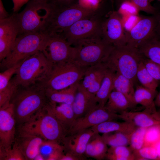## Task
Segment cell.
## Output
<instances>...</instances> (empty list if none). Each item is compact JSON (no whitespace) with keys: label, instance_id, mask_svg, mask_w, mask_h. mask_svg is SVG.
<instances>
[{"label":"cell","instance_id":"cell-38","mask_svg":"<svg viewBox=\"0 0 160 160\" xmlns=\"http://www.w3.org/2000/svg\"><path fill=\"white\" fill-rule=\"evenodd\" d=\"M160 140V124L155 125L147 128L145 137L144 146H153Z\"/></svg>","mask_w":160,"mask_h":160},{"label":"cell","instance_id":"cell-16","mask_svg":"<svg viewBox=\"0 0 160 160\" xmlns=\"http://www.w3.org/2000/svg\"><path fill=\"white\" fill-rule=\"evenodd\" d=\"M19 33L15 13L0 20V60L5 58L12 50Z\"/></svg>","mask_w":160,"mask_h":160},{"label":"cell","instance_id":"cell-3","mask_svg":"<svg viewBox=\"0 0 160 160\" xmlns=\"http://www.w3.org/2000/svg\"><path fill=\"white\" fill-rule=\"evenodd\" d=\"M52 5L51 13L42 32L49 35L61 34L77 21L95 15L96 11L74 3L59 7Z\"/></svg>","mask_w":160,"mask_h":160},{"label":"cell","instance_id":"cell-8","mask_svg":"<svg viewBox=\"0 0 160 160\" xmlns=\"http://www.w3.org/2000/svg\"><path fill=\"white\" fill-rule=\"evenodd\" d=\"M52 8L49 2L36 0L29 1L23 11L15 13L19 27V34L43 32L50 17Z\"/></svg>","mask_w":160,"mask_h":160},{"label":"cell","instance_id":"cell-23","mask_svg":"<svg viewBox=\"0 0 160 160\" xmlns=\"http://www.w3.org/2000/svg\"><path fill=\"white\" fill-rule=\"evenodd\" d=\"M135 106L124 95L113 90L105 106L111 111L117 114L129 111Z\"/></svg>","mask_w":160,"mask_h":160},{"label":"cell","instance_id":"cell-37","mask_svg":"<svg viewBox=\"0 0 160 160\" xmlns=\"http://www.w3.org/2000/svg\"><path fill=\"white\" fill-rule=\"evenodd\" d=\"M134 154L135 160H159L157 151L153 146H144Z\"/></svg>","mask_w":160,"mask_h":160},{"label":"cell","instance_id":"cell-47","mask_svg":"<svg viewBox=\"0 0 160 160\" xmlns=\"http://www.w3.org/2000/svg\"><path fill=\"white\" fill-rule=\"evenodd\" d=\"M82 160L81 158L74 155L69 153L67 152L65 154H63L60 160Z\"/></svg>","mask_w":160,"mask_h":160},{"label":"cell","instance_id":"cell-29","mask_svg":"<svg viewBox=\"0 0 160 160\" xmlns=\"http://www.w3.org/2000/svg\"><path fill=\"white\" fill-rule=\"evenodd\" d=\"M97 134L96 138L88 142L85 153L87 156L101 160L105 158L108 148L101 136Z\"/></svg>","mask_w":160,"mask_h":160},{"label":"cell","instance_id":"cell-4","mask_svg":"<svg viewBox=\"0 0 160 160\" xmlns=\"http://www.w3.org/2000/svg\"><path fill=\"white\" fill-rule=\"evenodd\" d=\"M145 57L138 49L127 44L114 47L104 62L107 67L129 79L134 85L138 81L139 65Z\"/></svg>","mask_w":160,"mask_h":160},{"label":"cell","instance_id":"cell-19","mask_svg":"<svg viewBox=\"0 0 160 160\" xmlns=\"http://www.w3.org/2000/svg\"><path fill=\"white\" fill-rule=\"evenodd\" d=\"M95 134L90 128L67 136L63 144L65 149L67 150V152L84 159L83 155L87 145L90 139Z\"/></svg>","mask_w":160,"mask_h":160},{"label":"cell","instance_id":"cell-41","mask_svg":"<svg viewBox=\"0 0 160 160\" xmlns=\"http://www.w3.org/2000/svg\"><path fill=\"white\" fill-rule=\"evenodd\" d=\"M121 3L124 1H129L133 3L137 9L147 13L155 15L156 9L152 6L149 0H120Z\"/></svg>","mask_w":160,"mask_h":160},{"label":"cell","instance_id":"cell-52","mask_svg":"<svg viewBox=\"0 0 160 160\" xmlns=\"http://www.w3.org/2000/svg\"><path fill=\"white\" fill-rule=\"evenodd\" d=\"M39 1H40L43 2H48L49 0H36Z\"/></svg>","mask_w":160,"mask_h":160},{"label":"cell","instance_id":"cell-32","mask_svg":"<svg viewBox=\"0 0 160 160\" xmlns=\"http://www.w3.org/2000/svg\"><path fill=\"white\" fill-rule=\"evenodd\" d=\"M105 158L109 160H133L132 151L127 146L110 147L108 148Z\"/></svg>","mask_w":160,"mask_h":160},{"label":"cell","instance_id":"cell-9","mask_svg":"<svg viewBox=\"0 0 160 160\" xmlns=\"http://www.w3.org/2000/svg\"><path fill=\"white\" fill-rule=\"evenodd\" d=\"M86 69L73 61L54 64L48 76L37 84L45 90H62L80 82Z\"/></svg>","mask_w":160,"mask_h":160},{"label":"cell","instance_id":"cell-42","mask_svg":"<svg viewBox=\"0 0 160 160\" xmlns=\"http://www.w3.org/2000/svg\"><path fill=\"white\" fill-rule=\"evenodd\" d=\"M145 66L151 76L158 82L160 81V64L145 58L143 60Z\"/></svg>","mask_w":160,"mask_h":160},{"label":"cell","instance_id":"cell-50","mask_svg":"<svg viewBox=\"0 0 160 160\" xmlns=\"http://www.w3.org/2000/svg\"><path fill=\"white\" fill-rule=\"evenodd\" d=\"M34 160H44L45 159L44 157L40 154L39 153L35 157Z\"/></svg>","mask_w":160,"mask_h":160},{"label":"cell","instance_id":"cell-13","mask_svg":"<svg viewBox=\"0 0 160 160\" xmlns=\"http://www.w3.org/2000/svg\"><path fill=\"white\" fill-rule=\"evenodd\" d=\"M119 114L108 110L105 106L101 107L98 104L84 116L76 119L67 133V136L100 124L104 122L119 119Z\"/></svg>","mask_w":160,"mask_h":160},{"label":"cell","instance_id":"cell-30","mask_svg":"<svg viewBox=\"0 0 160 160\" xmlns=\"http://www.w3.org/2000/svg\"><path fill=\"white\" fill-rule=\"evenodd\" d=\"M138 49L145 58L160 64V41L156 37L148 40Z\"/></svg>","mask_w":160,"mask_h":160},{"label":"cell","instance_id":"cell-44","mask_svg":"<svg viewBox=\"0 0 160 160\" xmlns=\"http://www.w3.org/2000/svg\"><path fill=\"white\" fill-rule=\"evenodd\" d=\"M13 3V10L14 12L18 11L21 7L29 0H12Z\"/></svg>","mask_w":160,"mask_h":160},{"label":"cell","instance_id":"cell-12","mask_svg":"<svg viewBox=\"0 0 160 160\" xmlns=\"http://www.w3.org/2000/svg\"><path fill=\"white\" fill-rule=\"evenodd\" d=\"M157 15L142 18L129 31L126 32V44L138 48L148 40L156 37Z\"/></svg>","mask_w":160,"mask_h":160},{"label":"cell","instance_id":"cell-35","mask_svg":"<svg viewBox=\"0 0 160 160\" xmlns=\"http://www.w3.org/2000/svg\"><path fill=\"white\" fill-rule=\"evenodd\" d=\"M0 160H25L18 145L15 141L12 147L4 151H0Z\"/></svg>","mask_w":160,"mask_h":160},{"label":"cell","instance_id":"cell-7","mask_svg":"<svg viewBox=\"0 0 160 160\" xmlns=\"http://www.w3.org/2000/svg\"><path fill=\"white\" fill-rule=\"evenodd\" d=\"M48 36L42 32L19 34L9 54L1 61V68L6 69L41 51Z\"/></svg>","mask_w":160,"mask_h":160},{"label":"cell","instance_id":"cell-31","mask_svg":"<svg viewBox=\"0 0 160 160\" xmlns=\"http://www.w3.org/2000/svg\"><path fill=\"white\" fill-rule=\"evenodd\" d=\"M130 134L116 131L103 134L101 137L106 144L110 147L128 146Z\"/></svg>","mask_w":160,"mask_h":160},{"label":"cell","instance_id":"cell-21","mask_svg":"<svg viewBox=\"0 0 160 160\" xmlns=\"http://www.w3.org/2000/svg\"><path fill=\"white\" fill-rule=\"evenodd\" d=\"M45 108L61 124L67 134L75 120L72 105L60 103L57 105L56 103L48 101Z\"/></svg>","mask_w":160,"mask_h":160},{"label":"cell","instance_id":"cell-18","mask_svg":"<svg viewBox=\"0 0 160 160\" xmlns=\"http://www.w3.org/2000/svg\"><path fill=\"white\" fill-rule=\"evenodd\" d=\"M95 95L85 88L80 82L79 83L72 105L75 119L82 117L97 105Z\"/></svg>","mask_w":160,"mask_h":160},{"label":"cell","instance_id":"cell-51","mask_svg":"<svg viewBox=\"0 0 160 160\" xmlns=\"http://www.w3.org/2000/svg\"><path fill=\"white\" fill-rule=\"evenodd\" d=\"M158 24L157 28V31H160V13L157 15Z\"/></svg>","mask_w":160,"mask_h":160},{"label":"cell","instance_id":"cell-15","mask_svg":"<svg viewBox=\"0 0 160 160\" xmlns=\"http://www.w3.org/2000/svg\"><path fill=\"white\" fill-rule=\"evenodd\" d=\"M102 33V38L114 47L126 44V32L121 16L118 11L112 12L103 21Z\"/></svg>","mask_w":160,"mask_h":160},{"label":"cell","instance_id":"cell-36","mask_svg":"<svg viewBox=\"0 0 160 160\" xmlns=\"http://www.w3.org/2000/svg\"><path fill=\"white\" fill-rule=\"evenodd\" d=\"M65 147L60 144L53 141L44 140L39 149V153L46 160L48 157L57 150H64Z\"/></svg>","mask_w":160,"mask_h":160},{"label":"cell","instance_id":"cell-2","mask_svg":"<svg viewBox=\"0 0 160 160\" xmlns=\"http://www.w3.org/2000/svg\"><path fill=\"white\" fill-rule=\"evenodd\" d=\"M18 131L60 144H63L67 136L62 125L45 106L28 120L19 125Z\"/></svg>","mask_w":160,"mask_h":160},{"label":"cell","instance_id":"cell-46","mask_svg":"<svg viewBox=\"0 0 160 160\" xmlns=\"http://www.w3.org/2000/svg\"><path fill=\"white\" fill-rule=\"evenodd\" d=\"M9 16L4 7L2 0H0V20L5 19Z\"/></svg>","mask_w":160,"mask_h":160},{"label":"cell","instance_id":"cell-45","mask_svg":"<svg viewBox=\"0 0 160 160\" xmlns=\"http://www.w3.org/2000/svg\"><path fill=\"white\" fill-rule=\"evenodd\" d=\"M63 150H57L53 152L47 158V160H60L64 154Z\"/></svg>","mask_w":160,"mask_h":160},{"label":"cell","instance_id":"cell-25","mask_svg":"<svg viewBox=\"0 0 160 160\" xmlns=\"http://www.w3.org/2000/svg\"><path fill=\"white\" fill-rule=\"evenodd\" d=\"M80 82L60 90L45 89L48 101L53 103L72 105Z\"/></svg>","mask_w":160,"mask_h":160},{"label":"cell","instance_id":"cell-49","mask_svg":"<svg viewBox=\"0 0 160 160\" xmlns=\"http://www.w3.org/2000/svg\"><path fill=\"white\" fill-rule=\"evenodd\" d=\"M153 146L156 149L157 153L159 159L160 160V140L155 143Z\"/></svg>","mask_w":160,"mask_h":160},{"label":"cell","instance_id":"cell-22","mask_svg":"<svg viewBox=\"0 0 160 160\" xmlns=\"http://www.w3.org/2000/svg\"><path fill=\"white\" fill-rule=\"evenodd\" d=\"M15 141L18 145L25 159L34 160L39 153V148L44 140L38 136L18 131Z\"/></svg>","mask_w":160,"mask_h":160},{"label":"cell","instance_id":"cell-24","mask_svg":"<svg viewBox=\"0 0 160 160\" xmlns=\"http://www.w3.org/2000/svg\"><path fill=\"white\" fill-rule=\"evenodd\" d=\"M136 127L128 121H124L120 122L115 120H110L97 124L91 128L95 134H104L116 131L131 134Z\"/></svg>","mask_w":160,"mask_h":160},{"label":"cell","instance_id":"cell-43","mask_svg":"<svg viewBox=\"0 0 160 160\" xmlns=\"http://www.w3.org/2000/svg\"><path fill=\"white\" fill-rule=\"evenodd\" d=\"M75 0H49L48 2L56 7L62 6L74 3Z\"/></svg>","mask_w":160,"mask_h":160},{"label":"cell","instance_id":"cell-48","mask_svg":"<svg viewBox=\"0 0 160 160\" xmlns=\"http://www.w3.org/2000/svg\"><path fill=\"white\" fill-rule=\"evenodd\" d=\"M154 102L156 106L160 107V89L155 99Z\"/></svg>","mask_w":160,"mask_h":160},{"label":"cell","instance_id":"cell-11","mask_svg":"<svg viewBox=\"0 0 160 160\" xmlns=\"http://www.w3.org/2000/svg\"><path fill=\"white\" fill-rule=\"evenodd\" d=\"M102 22L94 15L77 21L60 35L73 46L81 39L102 36Z\"/></svg>","mask_w":160,"mask_h":160},{"label":"cell","instance_id":"cell-10","mask_svg":"<svg viewBox=\"0 0 160 160\" xmlns=\"http://www.w3.org/2000/svg\"><path fill=\"white\" fill-rule=\"evenodd\" d=\"M41 51L53 65L73 61L76 48L60 35H49Z\"/></svg>","mask_w":160,"mask_h":160},{"label":"cell","instance_id":"cell-17","mask_svg":"<svg viewBox=\"0 0 160 160\" xmlns=\"http://www.w3.org/2000/svg\"><path fill=\"white\" fill-rule=\"evenodd\" d=\"M119 119L130 122L137 127L147 128L160 124V111L153 112L144 109L142 111H129L119 114Z\"/></svg>","mask_w":160,"mask_h":160},{"label":"cell","instance_id":"cell-26","mask_svg":"<svg viewBox=\"0 0 160 160\" xmlns=\"http://www.w3.org/2000/svg\"><path fill=\"white\" fill-rule=\"evenodd\" d=\"M157 91H153L143 86L137 85L135 89L134 100L136 105L140 104L152 111H157L154 100Z\"/></svg>","mask_w":160,"mask_h":160},{"label":"cell","instance_id":"cell-6","mask_svg":"<svg viewBox=\"0 0 160 160\" xmlns=\"http://www.w3.org/2000/svg\"><path fill=\"white\" fill-rule=\"evenodd\" d=\"M53 65L41 51H38L22 61L12 79L17 86L36 84L48 76Z\"/></svg>","mask_w":160,"mask_h":160},{"label":"cell","instance_id":"cell-39","mask_svg":"<svg viewBox=\"0 0 160 160\" xmlns=\"http://www.w3.org/2000/svg\"><path fill=\"white\" fill-rule=\"evenodd\" d=\"M17 87L11 79L8 85L0 91V107L10 103L11 98Z\"/></svg>","mask_w":160,"mask_h":160},{"label":"cell","instance_id":"cell-33","mask_svg":"<svg viewBox=\"0 0 160 160\" xmlns=\"http://www.w3.org/2000/svg\"><path fill=\"white\" fill-rule=\"evenodd\" d=\"M138 81L142 86L153 91H156L159 82L151 76L146 69L143 61L139 64L136 73Z\"/></svg>","mask_w":160,"mask_h":160},{"label":"cell","instance_id":"cell-34","mask_svg":"<svg viewBox=\"0 0 160 160\" xmlns=\"http://www.w3.org/2000/svg\"><path fill=\"white\" fill-rule=\"evenodd\" d=\"M147 128L136 127L130 134L129 147L133 153L144 146Z\"/></svg>","mask_w":160,"mask_h":160},{"label":"cell","instance_id":"cell-40","mask_svg":"<svg viewBox=\"0 0 160 160\" xmlns=\"http://www.w3.org/2000/svg\"><path fill=\"white\" fill-rule=\"evenodd\" d=\"M22 61L6 69L0 73V91L8 85L12 77L16 73Z\"/></svg>","mask_w":160,"mask_h":160},{"label":"cell","instance_id":"cell-53","mask_svg":"<svg viewBox=\"0 0 160 160\" xmlns=\"http://www.w3.org/2000/svg\"><path fill=\"white\" fill-rule=\"evenodd\" d=\"M149 0L150 1H153V0H156V1H159V2H160V0Z\"/></svg>","mask_w":160,"mask_h":160},{"label":"cell","instance_id":"cell-14","mask_svg":"<svg viewBox=\"0 0 160 160\" xmlns=\"http://www.w3.org/2000/svg\"><path fill=\"white\" fill-rule=\"evenodd\" d=\"M15 119L11 103L0 107V151L11 148L15 140Z\"/></svg>","mask_w":160,"mask_h":160},{"label":"cell","instance_id":"cell-20","mask_svg":"<svg viewBox=\"0 0 160 160\" xmlns=\"http://www.w3.org/2000/svg\"><path fill=\"white\" fill-rule=\"evenodd\" d=\"M108 67L104 63L86 69L81 83L90 92L95 95L99 89Z\"/></svg>","mask_w":160,"mask_h":160},{"label":"cell","instance_id":"cell-28","mask_svg":"<svg viewBox=\"0 0 160 160\" xmlns=\"http://www.w3.org/2000/svg\"><path fill=\"white\" fill-rule=\"evenodd\" d=\"M134 85L129 79L115 72L113 79V90L122 93L136 105L134 100Z\"/></svg>","mask_w":160,"mask_h":160},{"label":"cell","instance_id":"cell-27","mask_svg":"<svg viewBox=\"0 0 160 160\" xmlns=\"http://www.w3.org/2000/svg\"><path fill=\"white\" fill-rule=\"evenodd\" d=\"M115 72L107 68L100 88L95 95L98 105L103 107L105 105L111 92L113 89V79Z\"/></svg>","mask_w":160,"mask_h":160},{"label":"cell","instance_id":"cell-1","mask_svg":"<svg viewBox=\"0 0 160 160\" xmlns=\"http://www.w3.org/2000/svg\"><path fill=\"white\" fill-rule=\"evenodd\" d=\"M48 102L45 90L36 84L18 86L10 103L13 105L16 123L19 126L42 109Z\"/></svg>","mask_w":160,"mask_h":160},{"label":"cell","instance_id":"cell-5","mask_svg":"<svg viewBox=\"0 0 160 160\" xmlns=\"http://www.w3.org/2000/svg\"><path fill=\"white\" fill-rule=\"evenodd\" d=\"M73 46L76 49L73 61L85 69L104 62L114 47L102 36L81 39Z\"/></svg>","mask_w":160,"mask_h":160}]
</instances>
